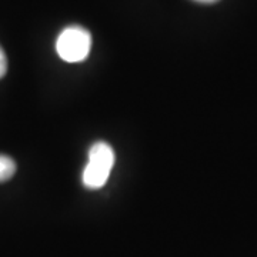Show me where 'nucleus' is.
Wrapping results in <instances>:
<instances>
[{
	"instance_id": "obj_1",
	"label": "nucleus",
	"mask_w": 257,
	"mask_h": 257,
	"mask_svg": "<svg viewBox=\"0 0 257 257\" xmlns=\"http://www.w3.org/2000/svg\"><path fill=\"white\" fill-rule=\"evenodd\" d=\"M114 165V152L109 143L97 142L90 147L89 162L83 170V184L87 189L103 187Z\"/></svg>"
},
{
	"instance_id": "obj_2",
	"label": "nucleus",
	"mask_w": 257,
	"mask_h": 257,
	"mask_svg": "<svg viewBox=\"0 0 257 257\" xmlns=\"http://www.w3.org/2000/svg\"><path fill=\"white\" fill-rule=\"evenodd\" d=\"M92 47V36L87 29L80 26H69L59 35L56 42L57 55L69 63L83 62Z\"/></svg>"
},
{
	"instance_id": "obj_3",
	"label": "nucleus",
	"mask_w": 257,
	"mask_h": 257,
	"mask_svg": "<svg viewBox=\"0 0 257 257\" xmlns=\"http://www.w3.org/2000/svg\"><path fill=\"white\" fill-rule=\"evenodd\" d=\"M16 173V163L9 156L0 155V183L10 180Z\"/></svg>"
},
{
	"instance_id": "obj_4",
	"label": "nucleus",
	"mask_w": 257,
	"mask_h": 257,
	"mask_svg": "<svg viewBox=\"0 0 257 257\" xmlns=\"http://www.w3.org/2000/svg\"><path fill=\"white\" fill-rule=\"evenodd\" d=\"M8 72V57L5 55L3 49L0 47V79Z\"/></svg>"
},
{
	"instance_id": "obj_5",
	"label": "nucleus",
	"mask_w": 257,
	"mask_h": 257,
	"mask_svg": "<svg viewBox=\"0 0 257 257\" xmlns=\"http://www.w3.org/2000/svg\"><path fill=\"white\" fill-rule=\"evenodd\" d=\"M196 2H200V3H214L217 0H196Z\"/></svg>"
}]
</instances>
